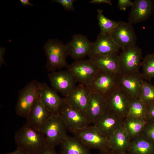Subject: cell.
Returning <instances> with one entry per match:
<instances>
[{"instance_id": "obj_1", "label": "cell", "mask_w": 154, "mask_h": 154, "mask_svg": "<svg viewBox=\"0 0 154 154\" xmlns=\"http://www.w3.org/2000/svg\"><path fill=\"white\" fill-rule=\"evenodd\" d=\"M14 139L17 149L29 154H38L48 146L40 129L26 124L16 132Z\"/></svg>"}, {"instance_id": "obj_2", "label": "cell", "mask_w": 154, "mask_h": 154, "mask_svg": "<svg viewBox=\"0 0 154 154\" xmlns=\"http://www.w3.org/2000/svg\"><path fill=\"white\" fill-rule=\"evenodd\" d=\"M44 49L47 59L46 68L48 71L68 67L66 58L69 53L67 44L58 39L51 38L45 43Z\"/></svg>"}, {"instance_id": "obj_3", "label": "cell", "mask_w": 154, "mask_h": 154, "mask_svg": "<svg viewBox=\"0 0 154 154\" xmlns=\"http://www.w3.org/2000/svg\"><path fill=\"white\" fill-rule=\"evenodd\" d=\"M49 146L54 147L60 144L67 135L66 126L60 114H53L41 126Z\"/></svg>"}, {"instance_id": "obj_4", "label": "cell", "mask_w": 154, "mask_h": 154, "mask_svg": "<svg viewBox=\"0 0 154 154\" xmlns=\"http://www.w3.org/2000/svg\"><path fill=\"white\" fill-rule=\"evenodd\" d=\"M73 134L74 137L90 149H98L100 152L110 149L108 138L94 125H88Z\"/></svg>"}, {"instance_id": "obj_5", "label": "cell", "mask_w": 154, "mask_h": 154, "mask_svg": "<svg viewBox=\"0 0 154 154\" xmlns=\"http://www.w3.org/2000/svg\"><path fill=\"white\" fill-rule=\"evenodd\" d=\"M40 83L34 80L28 83L19 93L15 111L19 116L26 117L39 96Z\"/></svg>"}, {"instance_id": "obj_6", "label": "cell", "mask_w": 154, "mask_h": 154, "mask_svg": "<svg viewBox=\"0 0 154 154\" xmlns=\"http://www.w3.org/2000/svg\"><path fill=\"white\" fill-rule=\"evenodd\" d=\"M131 99L119 85L106 98V112L124 120L127 117Z\"/></svg>"}, {"instance_id": "obj_7", "label": "cell", "mask_w": 154, "mask_h": 154, "mask_svg": "<svg viewBox=\"0 0 154 154\" xmlns=\"http://www.w3.org/2000/svg\"><path fill=\"white\" fill-rule=\"evenodd\" d=\"M67 68L77 82L86 86L92 82L100 70L90 58L76 60Z\"/></svg>"}, {"instance_id": "obj_8", "label": "cell", "mask_w": 154, "mask_h": 154, "mask_svg": "<svg viewBox=\"0 0 154 154\" xmlns=\"http://www.w3.org/2000/svg\"><path fill=\"white\" fill-rule=\"evenodd\" d=\"M121 74L100 70L92 82L87 86L91 92L98 94L106 98L119 85Z\"/></svg>"}, {"instance_id": "obj_9", "label": "cell", "mask_w": 154, "mask_h": 154, "mask_svg": "<svg viewBox=\"0 0 154 154\" xmlns=\"http://www.w3.org/2000/svg\"><path fill=\"white\" fill-rule=\"evenodd\" d=\"M142 54L141 49L136 44L122 50L119 57L121 74H129L139 71Z\"/></svg>"}, {"instance_id": "obj_10", "label": "cell", "mask_w": 154, "mask_h": 154, "mask_svg": "<svg viewBox=\"0 0 154 154\" xmlns=\"http://www.w3.org/2000/svg\"><path fill=\"white\" fill-rule=\"evenodd\" d=\"M110 35L122 50L136 44L137 38L135 29L132 25L128 22L119 21Z\"/></svg>"}, {"instance_id": "obj_11", "label": "cell", "mask_w": 154, "mask_h": 154, "mask_svg": "<svg viewBox=\"0 0 154 154\" xmlns=\"http://www.w3.org/2000/svg\"><path fill=\"white\" fill-rule=\"evenodd\" d=\"M65 100L60 114L67 129L74 133L78 129L89 125L86 116L71 107Z\"/></svg>"}, {"instance_id": "obj_12", "label": "cell", "mask_w": 154, "mask_h": 154, "mask_svg": "<svg viewBox=\"0 0 154 154\" xmlns=\"http://www.w3.org/2000/svg\"><path fill=\"white\" fill-rule=\"evenodd\" d=\"M48 78L52 88L65 97L75 87L77 82L67 70L51 72L49 74Z\"/></svg>"}, {"instance_id": "obj_13", "label": "cell", "mask_w": 154, "mask_h": 154, "mask_svg": "<svg viewBox=\"0 0 154 154\" xmlns=\"http://www.w3.org/2000/svg\"><path fill=\"white\" fill-rule=\"evenodd\" d=\"M90 94L87 86L80 84L76 86L64 98L71 107L86 115Z\"/></svg>"}, {"instance_id": "obj_14", "label": "cell", "mask_w": 154, "mask_h": 154, "mask_svg": "<svg viewBox=\"0 0 154 154\" xmlns=\"http://www.w3.org/2000/svg\"><path fill=\"white\" fill-rule=\"evenodd\" d=\"M93 43L83 35H74L67 44L69 55L76 60H82L89 55Z\"/></svg>"}, {"instance_id": "obj_15", "label": "cell", "mask_w": 154, "mask_h": 154, "mask_svg": "<svg viewBox=\"0 0 154 154\" xmlns=\"http://www.w3.org/2000/svg\"><path fill=\"white\" fill-rule=\"evenodd\" d=\"M144 78L139 71L129 74H121L119 85L131 99H139Z\"/></svg>"}, {"instance_id": "obj_16", "label": "cell", "mask_w": 154, "mask_h": 154, "mask_svg": "<svg viewBox=\"0 0 154 154\" xmlns=\"http://www.w3.org/2000/svg\"><path fill=\"white\" fill-rule=\"evenodd\" d=\"M39 96L45 106L53 114H60L65 102L57 92L45 83H40Z\"/></svg>"}, {"instance_id": "obj_17", "label": "cell", "mask_w": 154, "mask_h": 154, "mask_svg": "<svg viewBox=\"0 0 154 154\" xmlns=\"http://www.w3.org/2000/svg\"><path fill=\"white\" fill-rule=\"evenodd\" d=\"M53 114L43 104L39 96L26 117V124L39 129L41 125Z\"/></svg>"}, {"instance_id": "obj_18", "label": "cell", "mask_w": 154, "mask_h": 154, "mask_svg": "<svg viewBox=\"0 0 154 154\" xmlns=\"http://www.w3.org/2000/svg\"><path fill=\"white\" fill-rule=\"evenodd\" d=\"M131 7L128 22L132 25L146 20L154 9L153 1L151 0H135Z\"/></svg>"}, {"instance_id": "obj_19", "label": "cell", "mask_w": 154, "mask_h": 154, "mask_svg": "<svg viewBox=\"0 0 154 154\" xmlns=\"http://www.w3.org/2000/svg\"><path fill=\"white\" fill-rule=\"evenodd\" d=\"M119 49L111 37L110 35L100 33L96 41L93 43L91 51L88 56L90 58L119 52Z\"/></svg>"}, {"instance_id": "obj_20", "label": "cell", "mask_w": 154, "mask_h": 154, "mask_svg": "<svg viewBox=\"0 0 154 154\" xmlns=\"http://www.w3.org/2000/svg\"><path fill=\"white\" fill-rule=\"evenodd\" d=\"M123 120L106 111L95 121L94 125L109 138L122 126Z\"/></svg>"}, {"instance_id": "obj_21", "label": "cell", "mask_w": 154, "mask_h": 154, "mask_svg": "<svg viewBox=\"0 0 154 154\" xmlns=\"http://www.w3.org/2000/svg\"><path fill=\"white\" fill-rule=\"evenodd\" d=\"M106 111V98L98 94L91 92L86 115L89 124H94Z\"/></svg>"}, {"instance_id": "obj_22", "label": "cell", "mask_w": 154, "mask_h": 154, "mask_svg": "<svg viewBox=\"0 0 154 154\" xmlns=\"http://www.w3.org/2000/svg\"><path fill=\"white\" fill-rule=\"evenodd\" d=\"M119 55L118 52H116L107 55L93 56L89 58L101 71L121 74L119 63Z\"/></svg>"}, {"instance_id": "obj_23", "label": "cell", "mask_w": 154, "mask_h": 154, "mask_svg": "<svg viewBox=\"0 0 154 154\" xmlns=\"http://www.w3.org/2000/svg\"><path fill=\"white\" fill-rule=\"evenodd\" d=\"M108 139L110 149L120 152H127L131 140L123 124Z\"/></svg>"}, {"instance_id": "obj_24", "label": "cell", "mask_w": 154, "mask_h": 154, "mask_svg": "<svg viewBox=\"0 0 154 154\" xmlns=\"http://www.w3.org/2000/svg\"><path fill=\"white\" fill-rule=\"evenodd\" d=\"M60 144L61 154H91L90 149L74 136L67 135Z\"/></svg>"}, {"instance_id": "obj_25", "label": "cell", "mask_w": 154, "mask_h": 154, "mask_svg": "<svg viewBox=\"0 0 154 154\" xmlns=\"http://www.w3.org/2000/svg\"><path fill=\"white\" fill-rule=\"evenodd\" d=\"M129 154H154V143L142 135L131 140Z\"/></svg>"}, {"instance_id": "obj_26", "label": "cell", "mask_w": 154, "mask_h": 154, "mask_svg": "<svg viewBox=\"0 0 154 154\" xmlns=\"http://www.w3.org/2000/svg\"><path fill=\"white\" fill-rule=\"evenodd\" d=\"M143 118L127 117L123 125L131 140L141 135L146 123Z\"/></svg>"}, {"instance_id": "obj_27", "label": "cell", "mask_w": 154, "mask_h": 154, "mask_svg": "<svg viewBox=\"0 0 154 154\" xmlns=\"http://www.w3.org/2000/svg\"><path fill=\"white\" fill-rule=\"evenodd\" d=\"M147 108L145 104L139 99H131L127 117L145 119Z\"/></svg>"}, {"instance_id": "obj_28", "label": "cell", "mask_w": 154, "mask_h": 154, "mask_svg": "<svg viewBox=\"0 0 154 154\" xmlns=\"http://www.w3.org/2000/svg\"><path fill=\"white\" fill-rule=\"evenodd\" d=\"M97 18L100 28V33L110 35L117 25L118 22L113 21L106 17L100 9L97 10Z\"/></svg>"}, {"instance_id": "obj_29", "label": "cell", "mask_w": 154, "mask_h": 154, "mask_svg": "<svg viewBox=\"0 0 154 154\" xmlns=\"http://www.w3.org/2000/svg\"><path fill=\"white\" fill-rule=\"evenodd\" d=\"M142 74L145 80L154 78V53L146 55L141 62Z\"/></svg>"}, {"instance_id": "obj_30", "label": "cell", "mask_w": 154, "mask_h": 154, "mask_svg": "<svg viewBox=\"0 0 154 154\" xmlns=\"http://www.w3.org/2000/svg\"><path fill=\"white\" fill-rule=\"evenodd\" d=\"M139 99L147 106L154 102V86L146 80H144L143 82Z\"/></svg>"}, {"instance_id": "obj_31", "label": "cell", "mask_w": 154, "mask_h": 154, "mask_svg": "<svg viewBox=\"0 0 154 154\" xmlns=\"http://www.w3.org/2000/svg\"><path fill=\"white\" fill-rule=\"evenodd\" d=\"M141 135L154 143V121H147Z\"/></svg>"}, {"instance_id": "obj_32", "label": "cell", "mask_w": 154, "mask_h": 154, "mask_svg": "<svg viewBox=\"0 0 154 154\" xmlns=\"http://www.w3.org/2000/svg\"><path fill=\"white\" fill-rule=\"evenodd\" d=\"M75 1L74 0H54L51 1L52 2H55L61 5L63 8L69 11L74 10L73 3Z\"/></svg>"}, {"instance_id": "obj_33", "label": "cell", "mask_w": 154, "mask_h": 154, "mask_svg": "<svg viewBox=\"0 0 154 154\" xmlns=\"http://www.w3.org/2000/svg\"><path fill=\"white\" fill-rule=\"evenodd\" d=\"M145 119L146 121H154V102L147 106Z\"/></svg>"}, {"instance_id": "obj_34", "label": "cell", "mask_w": 154, "mask_h": 154, "mask_svg": "<svg viewBox=\"0 0 154 154\" xmlns=\"http://www.w3.org/2000/svg\"><path fill=\"white\" fill-rule=\"evenodd\" d=\"M117 4L120 10L125 11L127 7L132 6L133 2L130 0H119Z\"/></svg>"}, {"instance_id": "obj_35", "label": "cell", "mask_w": 154, "mask_h": 154, "mask_svg": "<svg viewBox=\"0 0 154 154\" xmlns=\"http://www.w3.org/2000/svg\"><path fill=\"white\" fill-rule=\"evenodd\" d=\"M38 154H59L57 153L53 147L48 146Z\"/></svg>"}, {"instance_id": "obj_36", "label": "cell", "mask_w": 154, "mask_h": 154, "mask_svg": "<svg viewBox=\"0 0 154 154\" xmlns=\"http://www.w3.org/2000/svg\"><path fill=\"white\" fill-rule=\"evenodd\" d=\"M90 3L94 4L106 3L110 5H112L111 1L110 0H92L90 1Z\"/></svg>"}, {"instance_id": "obj_37", "label": "cell", "mask_w": 154, "mask_h": 154, "mask_svg": "<svg viewBox=\"0 0 154 154\" xmlns=\"http://www.w3.org/2000/svg\"><path fill=\"white\" fill-rule=\"evenodd\" d=\"M100 154H129L127 152L123 153L118 152L111 149L100 152Z\"/></svg>"}, {"instance_id": "obj_38", "label": "cell", "mask_w": 154, "mask_h": 154, "mask_svg": "<svg viewBox=\"0 0 154 154\" xmlns=\"http://www.w3.org/2000/svg\"><path fill=\"white\" fill-rule=\"evenodd\" d=\"M5 52V50L1 49L0 50V67L3 64H5L4 61L3 60V56Z\"/></svg>"}, {"instance_id": "obj_39", "label": "cell", "mask_w": 154, "mask_h": 154, "mask_svg": "<svg viewBox=\"0 0 154 154\" xmlns=\"http://www.w3.org/2000/svg\"><path fill=\"white\" fill-rule=\"evenodd\" d=\"M20 1L23 6L28 5L32 6L33 5V4L30 3L28 0H20Z\"/></svg>"}, {"instance_id": "obj_40", "label": "cell", "mask_w": 154, "mask_h": 154, "mask_svg": "<svg viewBox=\"0 0 154 154\" xmlns=\"http://www.w3.org/2000/svg\"><path fill=\"white\" fill-rule=\"evenodd\" d=\"M6 154H29L23 151L17 149L16 150L13 152L7 153Z\"/></svg>"}, {"instance_id": "obj_41", "label": "cell", "mask_w": 154, "mask_h": 154, "mask_svg": "<svg viewBox=\"0 0 154 154\" xmlns=\"http://www.w3.org/2000/svg\"></svg>"}]
</instances>
